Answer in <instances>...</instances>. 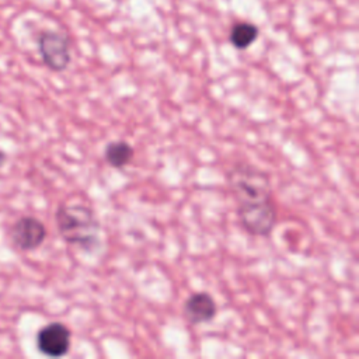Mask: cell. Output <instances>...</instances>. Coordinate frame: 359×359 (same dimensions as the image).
<instances>
[{
	"label": "cell",
	"mask_w": 359,
	"mask_h": 359,
	"mask_svg": "<svg viewBox=\"0 0 359 359\" xmlns=\"http://www.w3.org/2000/svg\"><path fill=\"white\" fill-rule=\"evenodd\" d=\"M258 35H259V29L255 24L241 21L231 27L229 39H230V43L236 49L243 50V49H247L248 46H251L257 41Z\"/></svg>",
	"instance_id": "obj_8"
},
{
	"label": "cell",
	"mask_w": 359,
	"mask_h": 359,
	"mask_svg": "<svg viewBox=\"0 0 359 359\" xmlns=\"http://www.w3.org/2000/svg\"><path fill=\"white\" fill-rule=\"evenodd\" d=\"M46 238L45 224L32 216L18 219L11 229V240L14 245L22 251L36 250Z\"/></svg>",
	"instance_id": "obj_5"
},
{
	"label": "cell",
	"mask_w": 359,
	"mask_h": 359,
	"mask_svg": "<svg viewBox=\"0 0 359 359\" xmlns=\"http://www.w3.org/2000/svg\"><path fill=\"white\" fill-rule=\"evenodd\" d=\"M57 230L72 245L91 251L100 245V223L94 212L86 205H60L56 210Z\"/></svg>",
	"instance_id": "obj_2"
},
{
	"label": "cell",
	"mask_w": 359,
	"mask_h": 359,
	"mask_svg": "<svg viewBox=\"0 0 359 359\" xmlns=\"http://www.w3.org/2000/svg\"><path fill=\"white\" fill-rule=\"evenodd\" d=\"M4 161H6V154L0 150V167L4 164Z\"/></svg>",
	"instance_id": "obj_9"
},
{
	"label": "cell",
	"mask_w": 359,
	"mask_h": 359,
	"mask_svg": "<svg viewBox=\"0 0 359 359\" xmlns=\"http://www.w3.org/2000/svg\"><path fill=\"white\" fill-rule=\"evenodd\" d=\"M105 161L114 168H123L133 158V147L125 140H114L105 146Z\"/></svg>",
	"instance_id": "obj_7"
},
{
	"label": "cell",
	"mask_w": 359,
	"mask_h": 359,
	"mask_svg": "<svg viewBox=\"0 0 359 359\" xmlns=\"http://www.w3.org/2000/svg\"><path fill=\"white\" fill-rule=\"evenodd\" d=\"M227 182L241 226L252 236H269L278 220L269 175L248 163H237L227 171Z\"/></svg>",
	"instance_id": "obj_1"
},
{
	"label": "cell",
	"mask_w": 359,
	"mask_h": 359,
	"mask_svg": "<svg viewBox=\"0 0 359 359\" xmlns=\"http://www.w3.org/2000/svg\"><path fill=\"white\" fill-rule=\"evenodd\" d=\"M72 334L62 323H50L39 330L36 335L38 349L50 358L65 356L70 349Z\"/></svg>",
	"instance_id": "obj_4"
},
{
	"label": "cell",
	"mask_w": 359,
	"mask_h": 359,
	"mask_svg": "<svg viewBox=\"0 0 359 359\" xmlns=\"http://www.w3.org/2000/svg\"><path fill=\"white\" fill-rule=\"evenodd\" d=\"M217 311L215 299L206 292L192 293L184 302V316L189 324H203L215 318Z\"/></svg>",
	"instance_id": "obj_6"
},
{
	"label": "cell",
	"mask_w": 359,
	"mask_h": 359,
	"mask_svg": "<svg viewBox=\"0 0 359 359\" xmlns=\"http://www.w3.org/2000/svg\"><path fill=\"white\" fill-rule=\"evenodd\" d=\"M38 50L42 62L52 72H63L70 65V41L57 31H43L38 36Z\"/></svg>",
	"instance_id": "obj_3"
}]
</instances>
